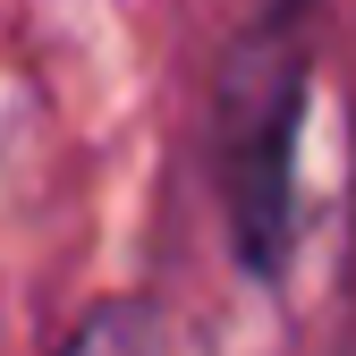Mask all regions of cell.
I'll return each mask as SVG.
<instances>
[{"label": "cell", "instance_id": "obj_1", "mask_svg": "<svg viewBox=\"0 0 356 356\" xmlns=\"http://www.w3.org/2000/svg\"><path fill=\"white\" fill-rule=\"evenodd\" d=\"M305 94H314V0H263L212 85V170L229 204V246L254 280H280L297 254Z\"/></svg>", "mask_w": 356, "mask_h": 356}]
</instances>
